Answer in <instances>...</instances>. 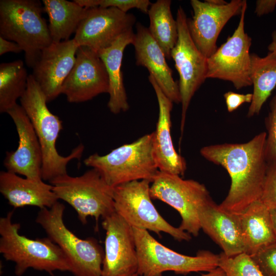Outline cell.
I'll return each mask as SVG.
<instances>
[{
  "label": "cell",
  "mask_w": 276,
  "mask_h": 276,
  "mask_svg": "<svg viewBox=\"0 0 276 276\" xmlns=\"http://www.w3.org/2000/svg\"><path fill=\"white\" fill-rule=\"evenodd\" d=\"M266 132H261L244 143H225L202 147L200 154L224 168L231 184L221 208L240 214L252 203L260 200L268 163L265 154Z\"/></svg>",
  "instance_id": "6da1fadb"
},
{
  "label": "cell",
  "mask_w": 276,
  "mask_h": 276,
  "mask_svg": "<svg viewBox=\"0 0 276 276\" xmlns=\"http://www.w3.org/2000/svg\"><path fill=\"white\" fill-rule=\"evenodd\" d=\"M20 102L33 125L41 146L42 180L50 182L67 174L68 163L81 157L84 145L79 144L66 156L58 153L56 143L63 128L62 121L49 109L45 96L32 74L29 75L27 88Z\"/></svg>",
  "instance_id": "7a4b0ae2"
},
{
  "label": "cell",
  "mask_w": 276,
  "mask_h": 276,
  "mask_svg": "<svg viewBox=\"0 0 276 276\" xmlns=\"http://www.w3.org/2000/svg\"><path fill=\"white\" fill-rule=\"evenodd\" d=\"M13 211L0 218V252L15 263V274L21 276L29 268L52 273L70 271V261L60 248L48 237L31 239L19 233L20 224L12 220Z\"/></svg>",
  "instance_id": "3957f363"
},
{
  "label": "cell",
  "mask_w": 276,
  "mask_h": 276,
  "mask_svg": "<svg viewBox=\"0 0 276 276\" xmlns=\"http://www.w3.org/2000/svg\"><path fill=\"white\" fill-rule=\"evenodd\" d=\"M43 11L38 0L0 1V36L20 47L30 68L53 42Z\"/></svg>",
  "instance_id": "277c9868"
},
{
  "label": "cell",
  "mask_w": 276,
  "mask_h": 276,
  "mask_svg": "<svg viewBox=\"0 0 276 276\" xmlns=\"http://www.w3.org/2000/svg\"><path fill=\"white\" fill-rule=\"evenodd\" d=\"M84 163L98 171L112 188L135 180L147 179L152 182L159 171L153 153V132L104 155L91 154Z\"/></svg>",
  "instance_id": "5b68a950"
},
{
  "label": "cell",
  "mask_w": 276,
  "mask_h": 276,
  "mask_svg": "<svg viewBox=\"0 0 276 276\" xmlns=\"http://www.w3.org/2000/svg\"><path fill=\"white\" fill-rule=\"evenodd\" d=\"M65 206L57 201L50 208L40 209L36 222L68 258L74 276H102L104 250L96 239H82L65 225Z\"/></svg>",
  "instance_id": "8992f818"
},
{
  "label": "cell",
  "mask_w": 276,
  "mask_h": 276,
  "mask_svg": "<svg viewBox=\"0 0 276 276\" xmlns=\"http://www.w3.org/2000/svg\"><path fill=\"white\" fill-rule=\"evenodd\" d=\"M138 259L139 276H162L165 271L187 274L210 271L219 266V255L199 250L196 256L176 252L154 239L148 231L132 227Z\"/></svg>",
  "instance_id": "52a82bcc"
},
{
  "label": "cell",
  "mask_w": 276,
  "mask_h": 276,
  "mask_svg": "<svg viewBox=\"0 0 276 276\" xmlns=\"http://www.w3.org/2000/svg\"><path fill=\"white\" fill-rule=\"evenodd\" d=\"M49 182L58 199L64 200L74 209L83 224L87 223L88 217H94L98 228L100 218L103 219L116 212L113 188L95 169L79 176L66 174Z\"/></svg>",
  "instance_id": "ba28073f"
},
{
  "label": "cell",
  "mask_w": 276,
  "mask_h": 276,
  "mask_svg": "<svg viewBox=\"0 0 276 276\" xmlns=\"http://www.w3.org/2000/svg\"><path fill=\"white\" fill-rule=\"evenodd\" d=\"M151 181L144 179L124 183L113 188L116 212L132 227L150 231L160 236L164 232L175 240L190 241L191 235L168 222L154 205L150 193Z\"/></svg>",
  "instance_id": "9c48e42d"
},
{
  "label": "cell",
  "mask_w": 276,
  "mask_h": 276,
  "mask_svg": "<svg viewBox=\"0 0 276 276\" xmlns=\"http://www.w3.org/2000/svg\"><path fill=\"white\" fill-rule=\"evenodd\" d=\"M151 183V198L162 201L176 210L181 218L178 227L198 236L201 229L198 211L212 199L205 186L196 180L183 179L179 175L159 171Z\"/></svg>",
  "instance_id": "30bf717a"
},
{
  "label": "cell",
  "mask_w": 276,
  "mask_h": 276,
  "mask_svg": "<svg viewBox=\"0 0 276 276\" xmlns=\"http://www.w3.org/2000/svg\"><path fill=\"white\" fill-rule=\"evenodd\" d=\"M178 39L172 49L171 58L179 76L178 86L181 97L180 130L182 134L187 112L195 92L206 78L208 58L196 46L190 35L188 18L180 6L177 11Z\"/></svg>",
  "instance_id": "8fae6325"
},
{
  "label": "cell",
  "mask_w": 276,
  "mask_h": 276,
  "mask_svg": "<svg viewBox=\"0 0 276 276\" xmlns=\"http://www.w3.org/2000/svg\"><path fill=\"white\" fill-rule=\"evenodd\" d=\"M246 9L247 2L244 1L234 33L208 58L206 78L229 81L237 89L252 85L249 53L251 39L244 30Z\"/></svg>",
  "instance_id": "7c38bea8"
},
{
  "label": "cell",
  "mask_w": 276,
  "mask_h": 276,
  "mask_svg": "<svg viewBox=\"0 0 276 276\" xmlns=\"http://www.w3.org/2000/svg\"><path fill=\"white\" fill-rule=\"evenodd\" d=\"M105 231L102 276H133L138 270L133 228L116 212L102 222Z\"/></svg>",
  "instance_id": "4fadbf2b"
},
{
  "label": "cell",
  "mask_w": 276,
  "mask_h": 276,
  "mask_svg": "<svg viewBox=\"0 0 276 276\" xmlns=\"http://www.w3.org/2000/svg\"><path fill=\"white\" fill-rule=\"evenodd\" d=\"M135 20L132 14L124 13L114 7L87 8L73 39L79 46L87 47L98 52L132 29Z\"/></svg>",
  "instance_id": "5bb4252c"
},
{
  "label": "cell",
  "mask_w": 276,
  "mask_h": 276,
  "mask_svg": "<svg viewBox=\"0 0 276 276\" xmlns=\"http://www.w3.org/2000/svg\"><path fill=\"white\" fill-rule=\"evenodd\" d=\"M108 74L98 52L79 46L75 65L63 83L61 94L70 103H80L108 93Z\"/></svg>",
  "instance_id": "9a60e30c"
},
{
  "label": "cell",
  "mask_w": 276,
  "mask_h": 276,
  "mask_svg": "<svg viewBox=\"0 0 276 276\" xmlns=\"http://www.w3.org/2000/svg\"><path fill=\"white\" fill-rule=\"evenodd\" d=\"M244 0H232L221 6L205 1L191 0L192 18H188L190 35L196 46L207 58L217 49V40L222 28L233 16L240 14Z\"/></svg>",
  "instance_id": "2e32d148"
},
{
  "label": "cell",
  "mask_w": 276,
  "mask_h": 276,
  "mask_svg": "<svg viewBox=\"0 0 276 276\" xmlns=\"http://www.w3.org/2000/svg\"><path fill=\"white\" fill-rule=\"evenodd\" d=\"M7 113L15 125L18 145L15 151L7 152L4 166L7 171L24 175L26 178L42 179L41 148L30 120L17 103Z\"/></svg>",
  "instance_id": "e0dca14e"
},
{
  "label": "cell",
  "mask_w": 276,
  "mask_h": 276,
  "mask_svg": "<svg viewBox=\"0 0 276 276\" xmlns=\"http://www.w3.org/2000/svg\"><path fill=\"white\" fill-rule=\"evenodd\" d=\"M79 46L74 39L52 42L41 53L33 68V77L43 92L47 102L61 94L62 86L76 62Z\"/></svg>",
  "instance_id": "ac0fdd59"
},
{
  "label": "cell",
  "mask_w": 276,
  "mask_h": 276,
  "mask_svg": "<svg viewBox=\"0 0 276 276\" xmlns=\"http://www.w3.org/2000/svg\"><path fill=\"white\" fill-rule=\"evenodd\" d=\"M201 229L222 249L227 257L245 252L238 214L222 209L213 199L198 211Z\"/></svg>",
  "instance_id": "d6986e66"
},
{
  "label": "cell",
  "mask_w": 276,
  "mask_h": 276,
  "mask_svg": "<svg viewBox=\"0 0 276 276\" xmlns=\"http://www.w3.org/2000/svg\"><path fill=\"white\" fill-rule=\"evenodd\" d=\"M158 104V118L153 132L154 157L160 172L182 176L187 169L185 158L176 151L171 135V112L173 102L164 94L154 78L149 75Z\"/></svg>",
  "instance_id": "ffe728a7"
},
{
  "label": "cell",
  "mask_w": 276,
  "mask_h": 276,
  "mask_svg": "<svg viewBox=\"0 0 276 276\" xmlns=\"http://www.w3.org/2000/svg\"><path fill=\"white\" fill-rule=\"evenodd\" d=\"M136 31L132 43L136 64L148 70L150 75L173 103H181L178 84L173 78L172 71L166 62L163 50L151 36L148 28L138 22Z\"/></svg>",
  "instance_id": "44dd1931"
},
{
  "label": "cell",
  "mask_w": 276,
  "mask_h": 276,
  "mask_svg": "<svg viewBox=\"0 0 276 276\" xmlns=\"http://www.w3.org/2000/svg\"><path fill=\"white\" fill-rule=\"evenodd\" d=\"M0 192L14 208L28 205L50 208L58 200L51 184L42 179L24 178L8 171L0 172Z\"/></svg>",
  "instance_id": "7402d4cb"
},
{
  "label": "cell",
  "mask_w": 276,
  "mask_h": 276,
  "mask_svg": "<svg viewBox=\"0 0 276 276\" xmlns=\"http://www.w3.org/2000/svg\"><path fill=\"white\" fill-rule=\"evenodd\" d=\"M134 37L135 33L131 29L120 36L111 45L98 52L109 79L107 106L114 114L126 111L129 108L121 66L124 50L128 45L132 44Z\"/></svg>",
  "instance_id": "603a6c76"
},
{
  "label": "cell",
  "mask_w": 276,
  "mask_h": 276,
  "mask_svg": "<svg viewBox=\"0 0 276 276\" xmlns=\"http://www.w3.org/2000/svg\"><path fill=\"white\" fill-rule=\"evenodd\" d=\"M271 36L272 41L266 56L250 54V78L254 90L247 112L248 118L260 113L263 104L276 88V31Z\"/></svg>",
  "instance_id": "cb8c5ba5"
},
{
  "label": "cell",
  "mask_w": 276,
  "mask_h": 276,
  "mask_svg": "<svg viewBox=\"0 0 276 276\" xmlns=\"http://www.w3.org/2000/svg\"><path fill=\"white\" fill-rule=\"evenodd\" d=\"M246 254L252 255L276 242L269 209L260 200L238 214Z\"/></svg>",
  "instance_id": "d4e9b609"
},
{
  "label": "cell",
  "mask_w": 276,
  "mask_h": 276,
  "mask_svg": "<svg viewBox=\"0 0 276 276\" xmlns=\"http://www.w3.org/2000/svg\"><path fill=\"white\" fill-rule=\"evenodd\" d=\"M44 11L49 16V29L53 42L70 39L86 15L87 8L66 0H43Z\"/></svg>",
  "instance_id": "484cf974"
},
{
  "label": "cell",
  "mask_w": 276,
  "mask_h": 276,
  "mask_svg": "<svg viewBox=\"0 0 276 276\" xmlns=\"http://www.w3.org/2000/svg\"><path fill=\"white\" fill-rule=\"evenodd\" d=\"M171 4L170 0H157L151 4L147 13L149 32L167 59H171V51L178 39L177 22L172 16Z\"/></svg>",
  "instance_id": "4316f807"
},
{
  "label": "cell",
  "mask_w": 276,
  "mask_h": 276,
  "mask_svg": "<svg viewBox=\"0 0 276 276\" xmlns=\"http://www.w3.org/2000/svg\"><path fill=\"white\" fill-rule=\"evenodd\" d=\"M29 75L21 60L0 64V112H7L25 92Z\"/></svg>",
  "instance_id": "83f0119b"
},
{
  "label": "cell",
  "mask_w": 276,
  "mask_h": 276,
  "mask_svg": "<svg viewBox=\"0 0 276 276\" xmlns=\"http://www.w3.org/2000/svg\"><path fill=\"white\" fill-rule=\"evenodd\" d=\"M225 276H264L246 252L227 257L222 252L219 254V266Z\"/></svg>",
  "instance_id": "f1b7e54d"
},
{
  "label": "cell",
  "mask_w": 276,
  "mask_h": 276,
  "mask_svg": "<svg viewBox=\"0 0 276 276\" xmlns=\"http://www.w3.org/2000/svg\"><path fill=\"white\" fill-rule=\"evenodd\" d=\"M267 135L265 154L268 163H276V88L269 103V111L265 118Z\"/></svg>",
  "instance_id": "f546056e"
},
{
  "label": "cell",
  "mask_w": 276,
  "mask_h": 276,
  "mask_svg": "<svg viewBox=\"0 0 276 276\" xmlns=\"http://www.w3.org/2000/svg\"><path fill=\"white\" fill-rule=\"evenodd\" d=\"M151 4L149 0H84L83 1V5L86 8L114 7L126 13L131 9L136 8L142 12L147 14Z\"/></svg>",
  "instance_id": "4dcf8cb0"
},
{
  "label": "cell",
  "mask_w": 276,
  "mask_h": 276,
  "mask_svg": "<svg viewBox=\"0 0 276 276\" xmlns=\"http://www.w3.org/2000/svg\"><path fill=\"white\" fill-rule=\"evenodd\" d=\"M250 256L264 276H276V242Z\"/></svg>",
  "instance_id": "1f68e13d"
},
{
  "label": "cell",
  "mask_w": 276,
  "mask_h": 276,
  "mask_svg": "<svg viewBox=\"0 0 276 276\" xmlns=\"http://www.w3.org/2000/svg\"><path fill=\"white\" fill-rule=\"evenodd\" d=\"M261 200L269 209L276 208V163H268Z\"/></svg>",
  "instance_id": "d6a6232c"
},
{
  "label": "cell",
  "mask_w": 276,
  "mask_h": 276,
  "mask_svg": "<svg viewBox=\"0 0 276 276\" xmlns=\"http://www.w3.org/2000/svg\"><path fill=\"white\" fill-rule=\"evenodd\" d=\"M224 97L227 109L228 112H231L244 103H251L252 94H241L229 91L224 94Z\"/></svg>",
  "instance_id": "836d02e7"
},
{
  "label": "cell",
  "mask_w": 276,
  "mask_h": 276,
  "mask_svg": "<svg viewBox=\"0 0 276 276\" xmlns=\"http://www.w3.org/2000/svg\"><path fill=\"white\" fill-rule=\"evenodd\" d=\"M276 7V0H258L256 3L255 13L258 16L273 12Z\"/></svg>",
  "instance_id": "e575fe53"
},
{
  "label": "cell",
  "mask_w": 276,
  "mask_h": 276,
  "mask_svg": "<svg viewBox=\"0 0 276 276\" xmlns=\"http://www.w3.org/2000/svg\"><path fill=\"white\" fill-rule=\"evenodd\" d=\"M23 51L20 47L16 42L8 40L0 36V55L13 52L18 53Z\"/></svg>",
  "instance_id": "d590c367"
},
{
  "label": "cell",
  "mask_w": 276,
  "mask_h": 276,
  "mask_svg": "<svg viewBox=\"0 0 276 276\" xmlns=\"http://www.w3.org/2000/svg\"><path fill=\"white\" fill-rule=\"evenodd\" d=\"M200 276H225V274L220 267H218L205 274H201Z\"/></svg>",
  "instance_id": "8d00e7d4"
},
{
  "label": "cell",
  "mask_w": 276,
  "mask_h": 276,
  "mask_svg": "<svg viewBox=\"0 0 276 276\" xmlns=\"http://www.w3.org/2000/svg\"><path fill=\"white\" fill-rule=\"evenodd\" d=\"M269 210L272 226L276 240V208L270 209Z\"/></svg>",
  "instance_id": "74e56055"
},
{
  "label": "cell",
  "mask_w": 276,
  "mask_h": 276,
  "mask_svg": "<svg viewBox=\"0 0 276 276\" xmlns=\"http://www.w3.org/2000/svg\"><path fill=\"white\" fill-rule=\"evenodd\" d=\"M206 2L215 6H221L225 5L227 2L223 0H206Z\"/></svg>",
  "instance_id": "f35d334b"
},
{
  "label": "cell",
  "mask_w": 276,
  "mask_h": 276,
  "mask_svg": "<svg viewBox=\"0 0 276 276\" xmlns=\"http://www.w3.org/2000/svg\"><path fill=\"white\" fill-rule=\"evenodd\" d=\"M133 276H139V275L137 274V273H136V274H135L134 275H133Z\"/></svg>",
  "instance_id": "ab89813d"
}]
</instances>
